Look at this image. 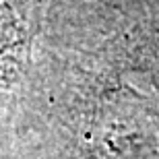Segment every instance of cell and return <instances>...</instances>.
<instances>
[{
  "instance_id": "6da1fadb",
  "label": "cell",
  "mask_w": 159,
  "mask_h": 159,
  "mask_svg": "<svg viewBox=\"0 0 159 159\" xmlns=\"http://www.w3.org/2000/svg\"><path fill=\"white\" fill-rule=\"evenodd\" d=\"M19 33H21V21L17 0H0V54H4L6 48L17 43Z\"/></svg>"
}]
</instances>
